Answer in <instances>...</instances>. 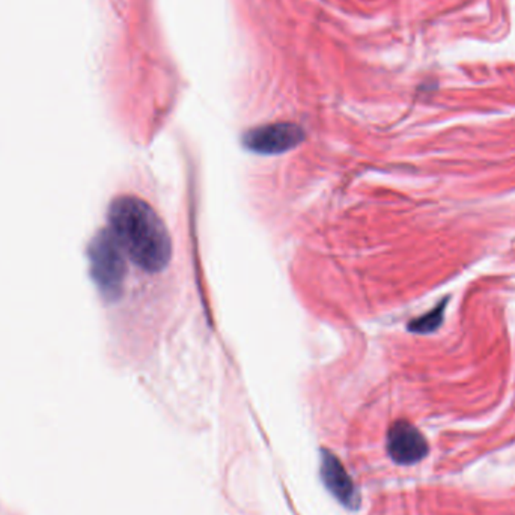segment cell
<instances>
[{
	"instance_id": "obj_2",
	"label": "cell",
	"mask_w": 515,
	"mask_h": 515,
	"mask_svg": "<svg viewBox=\"0 0 515 515\" xmlns=\"http://www.w3.org/2000/svg\"><path fill=\"white\" fill-rule=\"evenodd\" d=\"M90 275L106 300H118L124 291L127 264L125 254L110 229H103L90 241Z\"/></svg>"
},
{
	"instance_id": "obj_5",
	"label": "cell",
	"mask_w": 515,
	"mask_h": 515,
	"mask_svg": "<svg viewBox=\"0 0 515 515\" xmlns=\"http://www.w3.org/2000/svg\"><path fill=\"white\" fill-rule=\"evenodd\" d=\"M321 477L327 489L345 507H357L359 493L352 484V479L348 475L338 457L331 452H322Z\"/></svg>"
},
{
	"instance_id": "obj_1",
	"label": "cell",
	"mask_w": 515,
	"mask_h": 515,
	"mask_svg": "<svg viewBox=\"0 0 515 515\" xmlns=\"http://www.w3.org/2000/svg\"><path fill=\"white\" fill-rule=\"evenodd\" d=\"M110 232L124 254L146 273H159L171 261L172 241L154 208L136 196H120L109 208Z\"/></svg>"
},
{
	"instance_id": "obj_6",
	"label": "cell",
	"mask_w": 515,
	"mask_h": 515,
	"mask_svg": "<svg viewBox=\"0 0 515 515\" xmlns=\"http://www.w3.org/2000/svg\"><path fill=\"white\" fill-rule=\"evenodd\" d=\"M443 310H445V308L440 305L436 310H431L429 314L417 318L410 324V331H417V333H428V331L437 329L443 321Z\"/></svg>"
},
{
	"instance_id": "obj_3",
	"label": "cell",
	"mask_w": 515,
	"mask_h": 515,
	"mask_svg": "<svg viewBox=\"0 0 515 515\" xmlns=\"http://www.w3.org/2000/svg\"><path fill=\"white\" fill-rule=\"evenodd\" d=\"M305 141V131L292 122H276L249 130L243 138L247 150L255 154L278 155L294 150Z\"/></svg>"
},
{
	"instance_id": "obj_4",
	"label": "cell",
	"mask_w": 515,
	"mask_h": 515,
	"mask_svg": "<svg viewBox=\"0 0 515 515\" xmlns=\"http://www.w3.org/2000/svg\"><path fill=\"white\" fill-rule=\"evenodd\" d=\"M387 452L398 464H415L428 452V445L421 431L405 421H398L387 434Z\"/></svg>"
}]
</instances>
